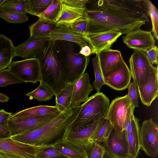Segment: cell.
Returning <instances> with one entry per match:
<instances>
[{"label":"cell","instance_id":"cell-23","mask_svg":"<svg viewBox=\"0 0 158 158\" xmlns=\"http://www.w3.org/2000/svg\"><path fill=\"white\" fill-rule=\"evenodd\" d=\"M85 10L71 7L62 3L60 12L56 23L58 26L63 25L67 27L75 20L85 18Z\"/></svg>","mask_w":158,"mask_h":158},{"label":"cell","instance_id":"cell-27","mask_svg":"<svg viewBox=\"0 0 158 158\" xmlns=\"http://www.w3.org/2000/svg\"><path fill=\"white\" fill-rule=\"evenodd\" d=\"M75 83H68L55 96L56 106L62 112L70 110L73 90Z\"/></svg>","mask_w":158,"mask_h":158},{"label":"cell","instance_id":"cell-49","mask_svg":"<svg viewBox=\"0 0 158 158\" xmlns=\"http://www.w3.org/2000/svg\"><path fill=\"white\" fill-rule=\"evenodd\" d=\"M9 99V98L6 94L0 93V102H5Z\"/></svg>","mask_w":158,"mask_h":158},{"label":"cell","instance_id":"cell-39","mask_svg":"<svg viewBox=\"0 0 158 158\" xmlns=\"http://www.w3.org/2000/svg\"><path fill=\"white\" fill-rule=\"evenodd\" d=\"M88 20L85 18H79L70 24L67 27L83 35L87 33Z\"/></svg>","mask_w":158,"mask_h":158},{"label":"cell","instance_id":"cell-35","mask_svg":"<svg viewBox=\"0 0 158 158\" xmlns=\"http://www.w3.org/2000/svg\"><path fill=\"white\" fill-rule=\"evenodd\" d=\"M95 79L93 82V87L97 90V92H100L101 87L105 85L100 71L98 62L97 55L92 59Z\"/></svg>","mask_w":158,"mask_h":158},{"label":"cell","instance_id":"cell-13","mask_svg":"<svg viewBox=\"0 0 158 158\" xmlns=\"http://www.w3.org/2000/svg\"><path fill=\"white\" fill-rule=\"evenodd\" d=\"M44 145L27 144L15 140L10 137L0 139V152L23 158H35L38 149Z\"/></svg>","mask_w":158,"mask_h":158},{"label":"cell","instance_id":"cell-19","mask_svg":"<svg viewBox=\"0 0 158 158\" xmlns=\"http://www.w3.org/2000/svg\"><path fill=\"white\" fill-rule=\"evenodd\" d=\"M158 74L157 67L144 85L138 87V94L142 103L148 106H150L158 96Z\"/></svg>","mask_w":158,"mask_h":158},{"label":"cell","instance_id":"cell-28","mask_svg":"<svg viewBox=\"0 0 158 158\" xmlns=\"http://www.w3.org/2000/svg\"><path fill=\"white\" fill-rule=\"evenodd\" d=\"M60 112L56 106L40 105L26 109L15 114L12 116L15 117L41 116Z\"/></svg>","mask_w":158,"mask_h":158},{"label":"cell","instance_id":"cell-25","mask_svg":"<svg viewBox=\"0 0 158 158\" xmlns=\"http://www.w3.org/2000/svg\"><path fill=\"white\" fill-rule=\"evenodd\" d=\"M58 26L55 23L39 18L36 22L29 27L30 37L36 38L48 37V34Z\"/></svg>","mask_w":158,"mask_h":158},{"label":"cell","instance_id":"cell-7","mask_svg":"<svg viewBox=\"0 0 158 158\" xmlns=\"http://www.w3.org/2000/svg\"><path fill=\"white\" fill-rule=\"evenodd\" d=\"M130 70L133 81L138 87L143 86L152 73L158 67L150 62L146 52L134 50L129 60Z\"/></svg>","mask_w":158,"mask_h":158},{"label":"cell","instance_id":"cell-46","mask_svg":"<svg viewBox=\"0 0 158 158\" xmlns=\"http://www.w3.org/2000/svg\"><path fill=\"white\" fill-rule=\"evenodd\" d=\"M13 114L5 111L4 109L0 110V124H7V121Z\"/></svg>","mask_w":158,"mask_h":158},{"label":"cell","instance_id":"cell-40","mask_svg":"<svg viewBox=\"0 0 158 158\" xmlns=\"http://www.w3.org/2000/svg\"><path fill=\"white\" fill-rule=\"evenodd\" d=\"M128 95L131 104L135 107H139L138 87L134 81L130 83L128 87Z\"/></svg>","mask_w":158,"mask_h":158},{"label":"cell","instance_id":"cell-5","mask_svg":"<svg viewBox=\"0 0 158 158\" xmlns=\"http://www.w3.org/2000/svg\"><path fill=\"white\" fill-rule=\"evenodd\" d=\"M109 105V99L102 93L97 92L92 95L81 105L79 113L69 130L77 132L101 118H105Z\"/></svg>","mask_w":158,"mask_h":158},{"label":"cell","instance_id":"cell-22","mask_svg":"<svg viewBox=\"0 0 158 158\" xmlns=\"http://www.w3.org/2000/svg\"><path fill=\"white\" fill-rule=\"evenodd\" d=\"M15 47L11 40L0 34V71L8 68L14 57Z\"/></svg>","mask_w":158,"mask_h":158},{"label":"cell","instance_id":"cell-37","mask_svg":"<svg viewBox=\"0 0 158 158\" xmlns=\"http://www.w3.org/2000/svg\"><path fill=\"white\" fill-rule=\"evenodd\" d=\"M149 14L150 16L152 24V32L154 38L158 40V12L156 8L153 4L149 1Z\"/></svg>","mask_w":158,"mask_h":158},{"label":"cell","instance_id":"cell-18","mask_svg":"<svg viewBox=\"0 0 158 158\" xmlns=\"http://www.w3.org/2000/svg\"><path fill=\"white\" fill-rule=\"evenodd\" d=\"M93 89L90 83L88 73H85L75 83L71 104V108L78 107L81 102H86Z\"/></svg>","mask_w":158,"mask_h":158},{"label":"cell","instance_id":"cell-3","mask_svg":"<svg viewBox=\"0 0 158 158\" xmlns=\"http://www.w3.org/2000/svg\"><path fill=\"white\" fill-rule=\"evenodd\" d=\"M34 58L39 63L42 81L52 89L56 96L66 84L55 40L50 39L43 44Z\"/></svg>","mask_w":158,"mask_h":158},{"label":"cell","instance_id":"cell-11","mask_svg":"<svg viewBox=\"0 0 158 158\" xmlns=\"http://www.w3.org/2000/svg\"><path fill=\"white\" fill-rule=\"evenodd\" d=\"M101 143L105 152L116 158H132L125 130L119 131L113 128L109 136Z\"/></svg>","mask_w":158,"mask_h":158},{"label":"cell","instance_id":"cell-47","mask_svg":"<svg viewBox=\"0 0 158 158\" xmlns=\"http://www.w3.org/2000/svg\"><path fill=\"white\" fill-rule=\"evenodd\" d=\"M92 53V48L89 45L85 46L81 48L79 53L85 56H89Z\"/></svg>","mask_w":158,"mask_h":158},{"label":"cell","instance_id":"cell-33","mask_svg":"<svg viewBox=\"0 0 158 158\" xmlns=\"http://www.w3.org/2000/svg\"><path fill=\"white\" fill-rule=\"evenodd\" d=\"M69 157L58 151L52 144L45 145L40 148L35 158H64Z\"/></svg>","mask_w":158,"mask_h":158},{"label":"cell","instance_id":"cell-16","mask_svg":"<svg viewBox=\"0 0 158 158\" xmlns=\"http://www.w3.org/2000/svg\"><path fill=\"white\" fill-rule=\"evenodd\" d=\"M98 64L103 79L114 73L124 60L121 52L110 48L105 49L97 54Z\"/></svg>","mask_w":158,"mask_h":158},{"label":"cell","instance_id":"cell-41","mask_svg":"<svg viewBox=\"0 0 158 158\" xmlns=\"http://www.w3.org/2000/svg\"><path fill=\"white\" fill-rule=\"evenodd\" d=\"M105 151L102 143L95 142L89 154V158H102Z\"/></svg>","mask_w":158,"mask_h":158},{"label":"cell","instance_id":"cell-4","mask_svg":"<svg viewBox=\"0 0 158 158\" xmlns=\"http://www.w3.org/2000/svg\"><path fill=\"white\" fill-rule=\"evenodd\" d=\"M60 58L65 83H75L84 74L89 61V56L79 53L77 44L71 42L55 40Z\"/></svg>","mask_w":158,"mask_h":158},{"label":"cell","instance_id":"cell-45","mask_svg":"<svg viewBox=\"0 0 158 158\" xmlns=\"http://www.w3.org/2000/svg\"><path fill=\"white\" fill-rule=\"evenodd\" d=\"M11 136L7 124H0V139L9 138Z\"/></svg>","mask_w":158,"mask_h":158},{"label":"cell","instance_id":"cell-2","mask_svg":"<svg viewBox=\"0 0 158 158\" xmlns=\"http://www.w3.org/2000/svg\"><path fill=\"white\" fill-rule=\"evenodd\" d=\"M79 106L60 112L52 120L32 131L11 136L12 139L27 144L39 146L53 144L61 139L70 129L81 108Z\"/></svg>","mask_w":158,"mask_h":158},{"label":"cell","instance_id":"cell-26","mask_svg":"<svg viewBox=\"0 0 158 158\" xmlns=\"http://www.w3.org/2000/svg\"><path fill=\"white\" fill-rule=\"evenodd\" d=\"M139 119L135 117L130 132L127 135L130 154L132 158H137L140 149Z\"/></svg>","mask_w":158,"mask_h":158},{"label":"cell","instance_id":"cell-1","mask_svg":"<svg viewBox=\"0 0 158 158\" xmlns=\"http://www.w3.org/2000/svg\"><path fill=\"white\" fill-rule=\"evenodd\" d=\"M149 0H88L87 33L114 31L126 34L149 21Z\"/></svg>","mask_w":158,"mask_h":158},{"label":"cell","instance_id":"cell-15","mask_svg":"<svg viewBox=\"0 0 158 158\" xmlns=\"http://www.w3.org/2000/svg\"><path fill=\"white\" fill-rule=\"evenodd\" d=\"M122 33L112 31L97 33H86L83 35L92 48V54H98L100 52L110 48Z\"/></svg>","mask_w":158,"mask_h":158},{"label":"cell","instance_id":"cell-9","mask_svg":"<svg viewBox=\"0 0 158 158\" xmlns=\"http://www.w3.org/2000/svg\"><path fill=\"white\" fill-rule=\"evenodd\" d=\"M8 69L23 82L34 84L42 81L39 63L34 58L12 61Z\"/></svg>","mask_w":158,"mask_h":158},{"label":"cell","instance_id":"cell-12","mask_svg":"<svg viewBox=\"0 0 158 158\" xmlns=\"http://www.w3.org/2000/svg\"><path fill=\"white\" fill-rule=\"evenodd\" d=\"M131 104L127 94L117 97L110 104L105 119L109 121L116 130L120 131L124 130L126 116Z\"/></svg>","mask_w":158,"mask_h":158},{"label":"cell","instance_id":"cell-38","mask_svg":"<svg viewBox=\"0 0 158 158\" xmlns=\"http://www.w3.org/2000/svg\"><path fill=\"white\" fill-rule=\"evenodd\" d=\"M113 128L109 121L105 119L96 136L95 142L102 143L109 136Z\"/></svg>","mask_w":158,"mask_h":158},{"label":"cell","instance_id":"cell-44","mask_svg":"<svg viewBox=\"0 0 158 158\" xmlns=\"http://www.w3.org/2000/svg\"><path fill=\"white\" fill-rule=\"evenodd\" d=\"M147 56L150 63L152 64H158V48L157 46L154 47L146 52Z\"/></svg>","mask_w":158,"mask_h":158},{"label":"cell","instance_id":"cell-21","mask_svg":"<svg viewBox=\"0 0 158 158\" xmlns=\"http://www.w3.org/2000/svg\"><path fill=\"white\" fill-rule=\"evenodd\" d=\"M50 39L48 37L36 38L30 37L24 42L15 47L14 57L34 58L36 52L42 44Z\"/></svg>","mask_w":158,"mask_h":158},{"label":"cell","instance_id":"cell-8","mask_svg":"<svg viewBox=\"0 0 158 158\" xmlns=\"http://www.w3.org/2000/svg\"><path fill=\"white\" fill-rule=\"evenodd\" d=\"M60 113L37 117H15L11 116L8 120L7 125L11 136L22 134L44 126L55 119Z\"/></svg>","mask_w":158,"mask_h":158},{"label":"cell","instance_id":"cell-52","mask_svg":"<svg viewBox=\"0 0 158 158\" xmlns=\"http://www.w3.org/2000/svg\"><path fill=\"white\" fill-rule=\"evenodd\" d=\"M70 158V157H66V158Z\"/></svg>","mask_w":158,"mask_h":158},{"label":"cell","instance_id":"cell-48","mask_svg":"<svg viewBox=\"0 0 158 158\" xmlns=\"http://www.w3.org/2000/svg\"><path fill=\"white\" fill-rule=\"evenodd\" d=\"M0 158H23L19 156L0 152Z\"/></svg>","mask_w":158,"mask_h":158},{"label":"cell","instance_id":"cell-34","mask_svg":"<svg viewBox=\"0 0 158 158\" xmlns=\"http://www.w3.org/2000/svg\"><path fill=\"white\" fill-rule=\"evenodd\" d=\"M0 17L9 23H22L28 20L26 13L17 14L6 12L0 8Z\"/></svg>","mask_w":158,"mask_h":158},{"label":"cell","instance_id":"cell-30","mask_svg":"<svg viewBox=\"0 0 158 158\" xmlns=\"http://www.w3.org/2000/svg\"><path fill=\"white\" fill-rule=\"evenodd\" d=\"M61 0H53L51 5L38 16L39 18L56 23L61 10Z\"/></svg>","mask_w":158,"mask_h":158},{"label":"cell","instance_id":"cell-29","mask_svg":"<svg viewBox=\"0 0 158 158\" xmlns=\"http://www.w3.org/2000/svg\"><path fill=\"white\" fill-rule=\"evenodd\" d=\"M40 82L39 85L36 89L27 93L26 95L29 96L30 99L34 98L39 102H46L52 99L55 95L53 92L43 81Z\"/></svg>","mask_w":158,"mask_h":158},{"label":"cell","instance_id":"cell-32","mask_svg":"<svg viewBox=\"0 0 158 158\" xmlns=\"http://www.w3.org/2000/svg\"><path fill=\"white\" fill-rule=\"evenodd\" d=\"M53 0H27V13L36 16L43 12L51 5Z\"/></svg>","mask_w":158,"mask_h":158},{"label":"cell","instance_id":"cell-10","mask_svg":"<svg viewBox=\"0 0 158 158\" xmlns=\"http://www.w3.org/2000/svg\"><path fill=\"white\" fill-rule=\"evenodd\" d=\"M140 149L146 154L155 157L158 155V127L152 118L142 123L139 131Z\"/></svg>","mask_w":158,"mask_h":158},{"label":"cell","instance_id":"cell-24","mask_svg":"<svg viewBox=\"0 0 158 158\" xmlns=\"http://www.w3.org/2000/svg\"><path fill=\"white\" fill-rule=\"evenodd\" d=\"M52 145L58 151L69 157L89 158L87 152L83 149L61 139Z\"/></svg>","mask_w":158,"mask_h":158},{"label":"cell","instance_id":"cell-36","mask_svg":"<svg viewBox=\"0 0 158 158\" xmlns=\"http://www.w3.org/2000/svg\"><path fill=\"white\" fill-rule=\"evenodd\" d=\"M23 82L8 69L0 71V87Z\"/></svg>","mask_w":158,"mask_h":158},{"label":"cell","instance_id":"cell-50","mask_svg":"<svg viewBox=\"0 0 158 158\" xmlns=\"http://www.w3.org/2000/svg\"><path fill=\"white\" fill-rule=\"evenodd\" d=\"M102 158H116L115 157L112 156L109 154L105 152Z\"/></svg>","mask_w":158,"mask_h":158},{"label":"cell","instance_id":"cell-17","mask_svg":"<svg viewBox=\"0 0 158 158\" xmlns=\"http://www.w3.org/2000/svg\"><path fill=\"white\" fill-rule=\"evenodd\" d=\"M131 77L130 69L123 60L114 73L103 79L105 84L119 91L128 88Z\"/></svg>","mask_w":158,"mask_h":158},{"label":"cell","instance_id":"cell-14","mask_svg":"<svg viewBox=\"0 0 158 158\" xmlns=\"http://www.w3.org/2000/svg\"><path fill=\"white\" fill-rule=\"evenodd\" d=\"M122 39L129 48L134 50L146 52L155 46V40L152 31H144L140 28L127 33Z\"/></svg>","mask_w":158,"mask_h":158},{"label":"cell","instance_id":"cell-42","mask_svg":"<svg viewBox=\"0 0 158 158\" xmlns=\"http://www.w3.org/2000/svg\"><path fill=\"white\" fill-rule=\"evenodd\" d=\"M135 107L131 104L128 110L126 116L124 125V130L127 134L131 131L132 123L135 116L134 112Z\"/></svg>","mask_w":158,"mask_h":158},{"label":"cell","instance_id":"cell-20","mask_svg":"<svg viewBox=\"0 0 158 158\" xmlns=\"http://www.w3.org/2000/svg\"><path fill=\"white\" fill-rule=\"evenodd\" d=\"M47 37L55 40H59L74 42L78 45L81 48L89 45L83 35L63 25L58 26L48 34Z\"/></svg>","mask_w":158,"mask_h":158},{"label":"cell","instance_id":"cell-43","mask_svg":"<svg viewBox=\"0 0 158 158\" xmlns=\"http://www.w3.org/2000/svg\"><path fill=\"white\" fill-rule=\"evenodd\" d=\"M88 0H61L62 3L66 5L77 8L86 9Z\"/></svg>","mask_w":158,"mask_h":158},{"label":"cell","instance_id":"cell-6","mask_svg":"<svg viewBox=\"0 0 158 158\" xmlns=\"http://www.w3.org/2000/svg\"><path fill=\"white\" fill-rule=\"evenodd\" d=\"M105 120V118H101L86 127L77 132L72 131L69 129L65 132L61 139L82 148L89 155L95 143L96 136Z\"/></svg>","mask_w":158,"mask_h":158},{"label":"cell","instance_id":"cell-51","mask_svg":"<svg viewBox=\"0 0 158 158\" xmlns=\"http://www.w3.org/2000/svg\"><path fill=\"white\" fill-rule=\"evenodd\" d=\"M6 0H0V8L1 7L2 4Z\"/></svg>","mask_w":158,"mask_h":158},{"label":"cell","instance_id":"cell-31","mask_svg":"<svg viewBox=\"0 0 158 158\" xmlns=\"http://www.w3.org/2000/svg\"><path fill=\"white\" fill-rule=\"evenodd\" d=\"M1 7L6 12L14 13H26L27 10V0H6Z\"/></svg>","mask_w":158,"mask_h":158}]
</instances>
